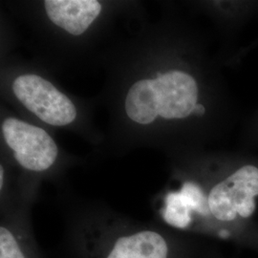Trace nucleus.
Instances as JSON below:
<instances>
[{
  "instance_id": "4",
  "label": "nucleus",
  "mask_w": 258,
  "mask_h": 258,
  "mask_svg": "<svg viewBox=\"0 0 258 258\" xmlns=\"http://www.w3.org/2000/svg\"><path fill=\"white\" fill-rule=\"evenodd\" d=\"M158 114L166 120L184 119L194 113L198 104V86L187 73L170 71L153 80Z\"/></svg>"
},
{
  "instance_id": "1",
  "label": "nucleus",
  "mask_w": 258,
  "mask_h": 258,
  "mask_svg": "<svg viewBox=\"0 0 258 258\" xmlns=\"http://www.w3.org/2000/svg\"><path fill=\"white\" fill-rule=\"evenodd\" d=\"M73 258H192L190 239L180 231L104 217L84 218L65 233Z\"/></svg>"
},
{
  "instance_id": "2",
  "label": "nucleus",
  "mask_w": 258,
  "mask_h": 258,
  "mask_svg": "<svg viewBox=\"0 0 258 258\" xmlns=\"http://www.w3.org/2000/svg\"><path fill=\"white\" fill-rule=\"evenodd\" d=\"M13 91L28 110L50 125H67L77 117L70 99L37 75L19 76L13 83Z\"/></svg>"
},
{
  "instance_id": "6",
  "label": "nucleus",
  "mask_w": 258,
  "mask_h": 258,
  "mask_svg": "<svg viewBox=\"0 0 258 258\" xmlns=\"http://www.w3.org/2000/svg\"><path fill=\"white\" fill-rule=\"evenodd\" d=\"M0 258H44L25 218L10 215L1 221Z\"/></svg>"
},
{
  "instance_id": "3",
  "label": "nucleus",
  "mask_w": 258,
  "mask_h": 258,
  "mask_svg": "<svg viewBox=\"0 0 258 258\" xmlns=\"http://www.w3.org/2000/svg\"><path fill=\"white\" fill-rule=\"evenodd\" d=\"M3 136L19 166L28 171L44 172L58 154L54 140L45 130L23 120L9 118L2 124Z\"/></svg>"
},
{
  "instance_id": "7",
  "label": "nucleus",
  "mask_w": 258,
  "mask_h": 258,
  "mask_svg": "<svg viewBox=\"0 0 258 258\" xmlns=\"http://www.w3.org/2000/svg\"><path fill=\"white\" fill-rule=\"evenodd\" d=\"M125 110L131 120L141 124H148L156 119L159 114L153 80H142L131 86L125 100Z\"/></svg>"
},
{
  "instance_id": "8",
  "label": "nucleus",
  "mask_w": 258,
  "mask_h": 258,
  "mask_svg": "<svg viewBox=\"0 0 258 258\" xmlns=\"http://www.w3.org/2000/svg\"><path fill=\"white\" fill-rule=\"evenodd\" d=\"M194 113L197 114V115H200V116L203 115L204 113H205V107H204L202 104H197L196 107H195Z\"/></svg>"
},
{
  "instance_id": "5",
  "label": "nucleus",
  "mask_w": 258,
  "mask_h": 258,
  "mask_svg": "<svg viewBox=\"0 0 258 258\" xmlns=\"http://www.w3.org/2000/svg\"><path fill=\"white\" fill-rule=\"evenodd\" d=\"M44 7L50 20L73 36L83 34L102 11L96 0H46Z\"/></svg>"
}]
</instances>
